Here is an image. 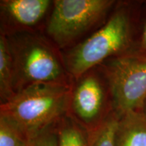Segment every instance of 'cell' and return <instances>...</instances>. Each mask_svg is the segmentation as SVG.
<instances>
[{
	"label": "cell",
	"instance_id": "obj_14",
	"mask_svg": "<svg viewBox=\"0 0 146 146\" xmlns=\"http://www.w3.org/2000/svg\"><path fill=\"white\" fill-rule=\"evenodd\" d=\"M141 19L137 37L135 40L132 50L146 53V12Z\"/></svg>",
	"mask_w": 146,
	"mask_h": 146
},
{
	"label": "cell",
	"instance_id": "obj_10",
	"mask_svg": "<svg viewBox=\"0 0 146 146\" xmlns=\"http://www.w3.org/2000/svg\"><path fill=\"white\" fill-rule=\"evenodd\" d=\"M16 94L14 68L8 38L0 36V98L1 104L8 102Z\"/></svg>",
	"mask_w": 146,
	"mask_h": 146
},
{
	"label": "cell",
	"instance_id": "obj_4",
	"mask_svg": "<svg viewBox=\"0 0 146 146\" xmlns=\"http://www.w3.org/2000/svg\"><path fill=\"white\" fill-rule=\"evenodd\" d=\"M113 111L120 118L139 112L146 97V53L131 50L102 64Z\"/></svg>",
	"mask_w": 146,
	"mask_h": 146
},
{
	"label": "cell",
	"instance_id": "obj_2",
	"mask_svg": "<svg viewBox=\"0 0 146 146\" xmlns=\"http://www.w3.org/2000/svg\"><path fill=\"white\" fill-rule=\"evenodd\" d=\"M72 85L38 84L27 87L1 104L0 115L10 118L33 139L68 113Z\"/></svg>",
	"mask_w": 146,
	"mask_h": 146
},
{
	"label": "cell",
	"instance_id": "obj_13",
	"mask_svg": "<svg viewBox=\"0 0 146 146\" xmlns=\"http://www.w3.org/2000/svg\"><path fill=\"white\" fill-rule=\"evenodd\" d=\"M56 125L35 137L33 139L32 146H58Z\"/></svg>",
	"mask_w": 146,
	"mask_h": 146
},
{
	"label": "cell",
	"instance_id": "obj_5",
	"mask_svg": "<svg viewBox=\"0 0 146 146\" xmlns=\"http://www.w3.org/2000/svg\"><path fill=\"white\" fill-rule=\"evenodd\" d=\"M112 0L53 1L47 32L58 47H64L94 26L114 5Z\"/></svg>",
	"mask_w": 146,
	"mask_h": 146
},
{
	"label": "cell",
	"instance_id": "obj_8",
	"mask_svg": "<svg viewBox=\"0 0 146 146\" xmlns=\"http://www.w3.org/2000/svg\"><path fill=\"white\" fill-rule=\"evenodd\" d=\"M116 146H146V119L139 112H129L120 118Z\"/></svg>",
	"mask_w": 146,
	"mask_h": 146
},
{
	"label": "cell",
	"instance_id": "obj_7",
	"mask_svg": "<svg viewBox=\"0 0 146 146\" xmlns=\"http://www.w3.org/2000/svg\"><path fill=\"white\" fill-rule=\"evenodd\" d=\"M53 1L49 0H3L1 16L17 28L35 26L43 19Z\"/></svg>",
	"mask_w": 146,
	"mask_h": 146
},
{
	"label": "cell",
	"instance_id": "obj_9",
	"mask_svg": "<svg viewBox=\"0 0 146 146\" xmlns=\"http://www.w3.org/2000/svg\"><path fill=\"white\" fill-rule=\"evenodd\" d=\"M58 146H90V133L68 113L56 125Z\"/></svg>",
	"mask_w": 146,
	"mask_h": 146
},
{
	"label": "cell",
	"instance_id": "obj_1",
	"mask_svg": "<svg viewBox=\"0 0 146 146\" xmlns=\"http://www.w3.org/2000/svg\"><path fill=\"white\" fill-rule=\"evenodd\" d=\"M135 12L128 3H120L99 30L72 48L64 61L73 80L110 58L132 50L135 41Z\"/></svg>",
	"mask_w": 146,
	"mask_h": 146
},
{
	"label": "cell",
	"instance_id": "obj_15",
	"mask_svg": "<svg viewBox=\"0 0 146 146\" xmlns=\"http://www.w3.org/2000/svg\"><path fill=\"white\" fill-rule=\"evenodd\" d=\"M139 112L141 113V114L143 116V117L146 119V97L143 102V104L141 106V109H140V110L139 111Z\"/></svg>",
	"mask_w": 146,
	"mask_h": 146
},
{
	"label": "cell",
	"instance_id": "obj_11",
	"mask_svg": "<svg viewBox=\"0 0 146 146\" xmlns=\"http://www.w3.org/2000/svg\"><path fill=\"white\" fill-rule=\"evenodd\" d=\"M31 139L15 123L0 115V146H32Z\"/></svg>",
	"mask_w": 146,
	"mask_h": 146
},
{
	"label": "cell",
	"instance_id": "obj_6",
	"mask_svg": "<svg viewBox=\"0 0 146 146\" xmlns=\"http://www.w3.org/2000/svg\"><path fill=\"white\" fill-rule=\"evenodd\" d=\"M112 111L107 82L100 74L91 70L72 83L68 114L89 133L100 127Z\"/></svg>",
	"mask_w": 146,
	"mask_h": 146
},
{
	"label": "cell",
	"instance_id": "obj_3",
	"mask_svg": "<svg viewBox=\"0 0 146 146\" xmlns=\"http://www.w3.org/2000/svg\"><path fill=\"white\" fill-rule=\"evenodd\" d=\"M7 38L13 63L16 94L38 84L72 85L64 59L46 40L29 33H14Z\"/></svg>",
	"mask_w": 146,
	"mask_h": 146
},
{
	"label": "cell",
	"instance_id": "obj_12",
	"mask_svg": "<svg viewBox=\"0 0 146 146\" xmlns=\"http://www.w3.org/2000/svg\"><path fill=\"white\" fill-rule=\"evenodd\" d=\"M120 117L114 111L96 130L90 133V146H116Z\"/></svg>",
	"mask_w": 146,
	"mask_h": 146
}]
</instances>
